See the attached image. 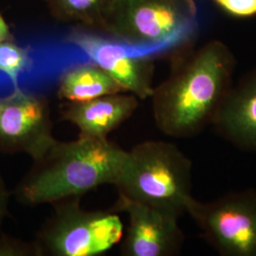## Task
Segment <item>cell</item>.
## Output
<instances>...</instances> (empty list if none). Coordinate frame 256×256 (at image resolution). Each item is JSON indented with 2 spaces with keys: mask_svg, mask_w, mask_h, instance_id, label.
Here are the masks:
<instances>
[{
  "mask_svg": "<svg viewBox=\"0 0 256 256\" xmlns=\"http://www.w3.org/2000/svg\"><path fill=\"white\" fill-rule=\"evenodd\" d=\"M236 58L212 40L182 59L150 97L156 126L168 137L200 134L214 118L232 86Z\"/></svg>",
  "mask_w": 256,
  "mask_h": 256,
  "instance_id": "6da1fadb",
  "label": "cell"
},
{
  "mask_svg": "<svg viewBox=\"0 0 256 256\" xmlns=\"http://www.w3.org/2000/svg\"><path fill=\"white\" fill-rule=\"evenodd\" d=\"M126 156V151L108 138L79 135L72 142L55 140L34 160L14 196L28 206L82 196L102 185H114Z\"/></svg>",
  "mask_w": 256,
  "mask_h": 256,
  "instance_id": "7a4b0ae2",
  "label": "cell"
},
{
  "mask_svg": "<svg viewBox=\"0 0 256 256\" xmlns=\"http://www.w3.org/2000/svg\"><path fill=\"white\" fill-rule=\"evenodd\" d=\"M192 169L174 144L144 140L126 151L114 186L120 196L180 218L192 196Z\"/></svg>",
  "mask_w": 256,
  "mask_h": 256,
  "instance_id": "3957f363",
  "label": "cell"
},
{
  "mask_svg": "<svg viewBox=\"0 0 256 256\" xmlns=\"http://www.w3.org/2000/svg\"><path fill=\"white\" fill-rule=\"evenodd\" d=\"M82 196L52 203L50 216L37 232L41 256H97L122 241L124 225L116 212L88 210Z\"/></svg>",
  "mask_w": 256,
  "mask_h": 256,
  "instance_id": "277c9868",
  "label": "cell"
},
{
  "mask_svg": "<svg viewBox=\"0 0 256 256\" xmlns=\"http://www.w3.org/2000/svg\"><path fill=\"white\" fill-rule=\"evenodd\" d=\"M194 0H116L102 32L131 46H156L192 28Z\"/></svg>",
  "mask_w": 256,
  "mask_h": 256,
  "instance_id": "5b68a950",
  "label": "cell"
},
{
  "mask_svg": "<svg viewBox=\"0 0 256 256\" xmlns=\"http://www.w3.org/2000/svg\"><path fill=\"white\" fill-rule=\"evenodd\" d=\"M186 214L220 256H256V190L230 192L209 202L192 196Z\"/></svg>",
  "mask_w": 256,
  "mask_h": 256,
  "instance_id": "8992f818",
  "label": "cell"
},
{
  "mask_svg": "<svg viewBox=\"0 0 256 256\" xmlns=\"http://www.w3.org/2000/svg\"><path fill=\"white\" fill-rule=\"evenodd\" d=\"M52 108L43 95L21 88L0 97V153L36 160L55 138Z\"/></svg>",
  "mask_w": 256,
  "mask_h": 256,
  "instance_id": "52a82bcc",
  "label": "cell"
},
{
  "mask_svg": "<svg viewBox=\"0 0 256 256\" xmlns=\"http://www.w3.org/2000/svg\"><path fill=\"white\" fill-rule=\"evenodd\" d=\"M88 55L90 61L101 66L128 93L138 99L150 98L154 92V63L146 55L136 54L114 38L102 36L86 28H75L68 36Z\"/></svg>",
  "mask_w": 256,
  "mask_h": 256,
  "instance_id": "ba28073f",
  "label": "cell"
},
{
  "mask_svg": "<svg viewBox=\"0 0 256 256\" xmlns=\"http://www.w3.org/2000/svg\"><path fill=\"white\" fill-rule=\"evenodd\" d=\"M113 212H126L128 226L122 238L124 256H174L180 252L184 234L180 218L122 196Z\"/></svg>",
  "mask_w": 256,
  "mask_h": 256,
  "instance_id": "9c48e42d",
  "label": "cell"
},
{
  "mask_svg": "<svg viewBox=\"0 0 256 256\" xmlns=\"http://www.w3.org/2000/svg\"><path fill=\"white\" fill-rule=\"evenodd\" d=\"M212 124L232 146L256 152V68L232 86Z\"/></svg>",
  "mask_w": 256,
  "mask_h": 256,
  "instance_id": "30bf717a",
  "label": "cell"
},
{
  "mask_svg": "<svg viewBox=\"0 0 256 256\" xmlns=\"http://www.w3.org/2000/svg\"><path fill=\"white\" fill-rule=\"evenodd\" d=\"M138 98L120 92L86 102H64L61 118L79 129L80 136L106 140L137 110Z\"/></svg>",
  "mask_w": 256,
  "mask_h": 256,
  "instance_id": "8fae6325",
  "label": "cell"
},
{
  "mask_svg": "<svg viewBox=\"0 0 256 256\" xmlns=\"http://www.w3.org/2000/svg\"><path fill=\"white\" fill-rule=\"evenodd\" d=\"M126 92L116 80L94 62L72 66L58 80L57 96L64 102H86Z\"/></svg>",
  "mask_w": 256,
  "mask_h": 256,
  "instance_id": "7c38bea8",
  "label": "cell"
},
{
  "mask_svg": "<svg viewBox=\"0 0 256 256\" xmlns=\"http://www.w3.org/2000/svg\"><path fill=\"white\" fill-rule=\"evenodd\" d=\"M52 16L64 23H77L84 28L102 32L116 0H44Z\"/></svg>",
  "mask_w": 256,
  "mask_h": 256,
  "instance_id": "4fadbf2b",
  "label": "cell"
},
{
  "mask_svg": "<svg viewBox=\"0 0 256 256\" xmlns=\"http://www.w3.org/2000/svg\"><path fill=\"white\" fill-rule=\"evenodd\" d=\"M34 59L30 50L10 40L0 43V72L5 74L12 84V90L20 88L19 78L21 74L30 70Z\"/></svg>",
  "mask_w": 256,
  "mask_h": 256,
  "instance_id": "5bb4252c",
  "label": "cell"
},
{
  "mask_svg": "<svg viewBox=\"0 0 256 256\" xmlns=\"http://www.w3.org/2000/svg\"><path fill=\"white\" fill-rule=\"evenodd\" d=\"M0 256H41L36 243L6 234H0Z\"/></svg>",
  "mask_w": 256,
  "mask_h": 256,
  "instance_id": "9a60e30c",
  "label": "cell"
},
{
  "mask_svg": "<svg viewBox=\"0 0 256 256\" xmlns=\"http://www.w3.org/2000/svg\"><path fill=\"white\" fill-rule=\"evenodd\" d=\"M228 14L250 18L256 14V0H212Z\"/></svg>",
  "mask_w": 256,
  "mask_h": 256,
  "instance_id": "2e32d148",
  "label": "cell"
},
{
  "mask_svg": "<svg viewBox=\"0 0 256 256\" xmlns=\"http://www.w3.org/2000/svg\"><path fill=\"white\" fill-rule=\"evenodd\" d=\"M10 192L8 186L0 173V227L3 225L5 220L10 216Z\"/></svg>",
  "mask_w": 256,
  "mask_h": 256,
  "instance_id": "e0dca14e",
  "label": "cell"
},
{
  "mask_svg": "<svg viewBox=\"0 0 256 256\" xmlns=\"http://www.w3.org/2000/svg\"><path fill=\"white\" fill-rule=\"evenodd\" d=\"M10 40H16V39L10 28L8 23L0 14V43L5 42V41H10Z\"/></svg>",
  "mask_w": 256,
  "mask_h": 256,
  "instance_id": "ac0fdd59",
  "label": "cell"
}]
</instances>
